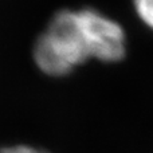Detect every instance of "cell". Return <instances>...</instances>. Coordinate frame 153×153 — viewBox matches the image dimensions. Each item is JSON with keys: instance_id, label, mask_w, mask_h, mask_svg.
<instances>
[{"instance_id": "7a4b0ae2", "label": "cell", "mask_w": 153, "mask_h": 153, "mask_svg": "<svg viewBox=\"0 0 153 153\" xmlns=\"http://www.w3.org/2000/svg\"><path fill=\"white\" fill-rule=\"evenodd\" d=\"M134 11L140 20L153 30V0H132Z\"/></svg>"}, {"instance_id": "3957f363", "label": "cell", "mask_w": 153, "mask_h": 153, "mask_svg": "<svg viewBox=\"0 0 153 153\" xmlns=\"http://www.w3.org/2000/svg\"><path fill=\"white\" fill-rule=\"evenodd\" d=\"M0 153H50V152L28 145H12V146L0 148Z\"/></svg>"}, {"instance_id": "6da1fadb", "label": "cell", "mask_w": 153, "mask_h": 153, "mask_svg": "<svg viewBox=\"0 0 153 153\" xmlns=\"http://www.w3.org/2000/svg\"><path fill=\"white\" fill-rule=\"evenodd\" d=\"M126 47V34L117 20L95 8H63L35 40L34 61L45 74L65 76L90 59L117 63Z\"/></svg>"}]
</instances>
